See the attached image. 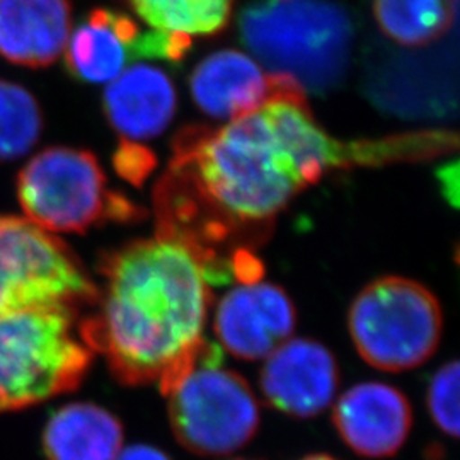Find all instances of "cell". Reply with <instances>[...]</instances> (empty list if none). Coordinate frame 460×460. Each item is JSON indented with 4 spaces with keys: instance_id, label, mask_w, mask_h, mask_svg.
<instances>
[{
    "instance_id": "obj_17",
    "label": "cell",
    "mask_w": 460,
    "mask_h": 460,
    "mask_svg": "<svg viewBox=\"0 0 460 460\" xmlns=\"http://www.w3.org/2000/svg\"><path fill=\"white\" fill-rule=\"evenodd\" d=\"M457 0H376L378 26L406 47H425L440 40L454 24Z\"/></svg>"
},
{
    "instance_id": "obj_9",
    "label": "cell",
    "mask_w": 460,
    "mask_h": 460,
    "mask_svg": "<svg viewBox=\"0 0 460 460\" xmlns=\"http://www.w3.org/2000/svg\"><path fill=\"white\" fill-rule=\"evenodd\" d=\"M296 311L279 285L260 279L230 288L215 309L214 329L220 345L243 360H264L292 338Z\"/></svg>"
},
{
    "instance_id": "obj_22",
    "label": "cell",
    "mask_w": 460,
    "mask_h": 460,
    "mask_svg": "<svg viewBox=\"0 0 460 460\" xmlns=\"http://www.w3.org/2000/svg\"><path fill=\"white\" fill-rule=\"evenodd\" d=\"M115 460H171L163 450L152 445H133L128 448H121Z\"/></svg>"
},
{
    "instance_id": "obj_7",
    "label": "cell",
    "mask_w": 460,
    "mask_h": 460,
    "mask_svg": "<svg viewBox=\"0 0 460 460\" xmlns=\"http://www.w3.org/2000/svg\"><path fill=\"white\" fill-rule=\"evenodd\" d=\"M348 329L365 362L384 372H406L428 362L444 331L438 298L404 277H382L355 296Z\"/></svg>"
},
{
    "instance_id": "obj_1",
    "label": "cell",
    "mask_w": 460,
    "mask_h": 460,
    "mask_svg": "<svg viewBox=\"0 0 460 460\" xmlns=\"http://www.w3.org/2000/svg\"><path fill=\"white\" fill-rule=\"evenodd\" d=\"M429 133L341 142L314 118L305 91L266 101L222 128L186 127L154 191L157 232L197 249L214 279H239L251 244L329 171L429 159Z\"/></svg>"
},
{
    "instance_id": "obj_10",
    "label": "cell",
    "mask_w": 460,
    "mask_h": 460,
    "mask_svg": "<svg viewBox=\"0 0 460 460\" xmlns=\"http://www.w3.org/2000/svg\"><path fill=\"white\" fill-rule=\"evenodd\" d=\"M264 360L260 385L275 410L313 418L334 401L340 368L326 346L304 338L288 340Z\"/></svg>"
},
{
    "instance_id": "obj_3",
    "label": "cell",
    "mask_w": 460,
    "mask_h": 460,
    "mask_svg": "<svg viewBox=\"0 0 460 460\" xmlns=\"http://www.w3.org/2000/svg\"><path fill=\"white\" fill-rule=\"evenodd\" d=\"M241 34L271 72L292 75L304 91L326 93L345 75L353 26L331 0H260L244 9Z\"/></svg>"
},
{
    "instance_id": "obj_12",
    "label": "cell",
    "mask_w": 460,
    "mask_h": 460,
    "mask_svg": "<svg viewBox=\"0 0 460 460\" xmlns=\"http://www.w3.org/2000/svg\"><path fill=\"white\" fill-rule=\"evenodd\" d=\"M332 423L343 442L358 456L391 457L410 437L411 404L389 384L362 382L338 399Z\"/></svg>"
},
{
    "instance_id": "obj_6",
    "label": "cell",
    "mask_w": 460,
    "mask_h": 460,
    "mask_svg": "<svg viewBox=\"0 0 460 460\" xmlns=\"http://www.w3.org/2000/svg\"><path fill=\"white\" fill-rule=\"evenodd\" d=\"M16 190L24 217L51 234L137 218V207L108 188L98 157L83 148L41 150L19 171Z\"/></svg>"
},
{
    "instance_id": "obj_23",
    "label": "cell",
    "mask_w": 460,
    "mask_h": 460,
    "mask_svg": "<svg viewBox=\"0 0 460 460\" xmlns=\"http://www.w3.org/2000/svg\"><path fill=\"white\" fill-rule=\"evenodd\" d=\"M300 460H336L332 459V457H329V456H323V454H315V456H309V457H304V459Z\"/></svg>"
},
{
    "instance_id": "obj_20",
    "label": "cell",
    "mask_w": 460,
    "mask_h": 460,
    "mask_svg": "<svg viewBox=\"0 0 460 460\" xmlns=\"http://www.w3.org/2000/svg\"><path fill=\"white\" fill-rule=\"evenodd\" d=\"M428 411L445 435H459V363L444 365L428 385Z\"/></svg>"
},
{
    "instance_id": "obj_19",
    "label": "cell",
    "mask_w": 460,
    "mask_h": 460,
    "mask_svg": "<svg viewBox=\"0 0 460 460\" xmlns=\"http://www.w3.org/2000/svg\"><path fill=\"white\" fill-rule=\"evenodd\" d=\"M43 125L33 94L19 84L0 81V164L26 155L38 144Z\"/></svg>"
},
{
    "instance_id": "obj_11",
    "label": "cell",
    "mask_w": 460,
    "mask_h": 460,
    "mask_svg": "<svg viewBox=\"0 0 460 460\" xmlns=\"http://www.w3.org/2000/svg\"><path fill=\"white\" fill-rule=\"evenodd\" d=\"M198 108L212 118L234 119L266 101L304 89L288 74L264 72L251 57L222 49L198 64L190 79Z\"/></svg>"
},
{
    "instance_id": "obj_14",
    "label": "cell",
    "mask_w": 460,
    "mask_h": 460,
    "mask_svg": "<svg viewBox=\"0 0 460 460\" xmlns=\"http://www.w3.org/2000/svg\"><path fill=\"white\" fill-rule=\"evenodd\" d=\"M178 96L172 81L150 66L125 68L104 93V113L121 140L138 142L159 137L176 115Z\"/></svg>"
},
{
    "instance_id": "obj_8",
    "label": "cell",
    "mask_w": 460,
    "mask_h": 460,
    "mask_svg": "<svg viewBox=\"0 0 460 460\" xmlns=\"http://www.w3.org/2000/svg\"><path fill=\"white\" fill-rule=\"evenodd\" d=\"M99 287L66 243L24 215H0V317L33 307L77 311Z\"/></svg>"
},
{
    "instance_id": "obj_4",
    "label": "cell",
    "mask_w": 460,
    "mask_h": 460,
    "mask_svg": "<svg viewBox=\"0 0 460 460\" xmlns=\"http://www.w3.org/2000/svg\"><path fill=\"white\" fill-rule=\"evenodd\" d=\"M74 314L68 307H33L0 317V414L79 389L94 351Z\"/></svg>"
},
{
    "instance_id": "obj_21",
    "label": "cell",
    "mask_w": 460,
    "mask_h": 460,
    "mask_svg": "<svg viewBox=\"0 0 460 460\" xmlns=\"http://www.w3.org/2000/svg\"><path fill=\"white\" fill-rule=\"evenodd\" d=\"M115 169L127 181L140 186L147 178L148 172L155 165V157L148 148L128 140H119V147L113 157Z\"/></svg>"
},
{
    "instance_id": "obj_5",
    "label": "cell",
    "mask_w": 460,
    "mask_h": 460,
    "mask_svg": "<svg viewBox=\"0 0 460 460\" xmlns=\"http://www.w3.org/2000/svg\"><path fill=\"white\" fill-rule=\"evenodd\" d=\"M176 440L198 456H227L260 427V404L247 380L224 368L220 348L205 343L195 360L161 391Z\"/></svg>"
},
{
    "instance_id": "obj_18",
    "label": "cell",
    "mask_w": 460,
    "mask_h": 460,
    "mask_svg": "<svg viewBox=\"0 0 460 460\" xmlns=\"http://www.w3.org/2000/svg\"><path fill=\"white\" fill-rule=\"evenodd\" d=\"M235 0H130L133 11L152 30L201 36L222 31Z\"/></svg>"
},
{
    "instance_id": "obj_16",
    "label": "cell",
    "mask_w": 460,
    "mask_h": 460,
    "mask_svg": "<svg viewBox=\"0 0 460 460\" xmlns=\"http://www.w3.org/2000/svg\"><path fill=\"white\" fill-rule=\"evenodd\" d=\"M123 435L113 412L93 402H72L49 416L41 445L47 460H115Z\"/></svg>"
},
{
    "instance_id": "obj_2",
    "label": "cell",
    "mask_w": 460,
    "mask_h": 460,
    "mask_svg": "<svg viewBox=\"0 0 460 460\" xmlns=\"http://www.w3.org/2000/svg\"><path fill=\"white\" fill-rule=\"evenodd\" d=\"M98 313L81 323L118 382L165 389L195 360L215 283L207 261L181 239L155 232L108 251L99 261Z\"/></svg>"
},
{
    "instance_id": "obj_13",
    "label": "cell",
    "mask_w": 460,
    "mask_h": 460,
    "mask_svg": "<svg viewBox=\"0 0 460 460\" xmlns=\"http://www.w3.org/2000/svg\"><path fill=\"white\" fill-rule=\"evenodd\" d=\"M72 33L68 0H0V57L43 68L66 51Z\"/></svg>"
},
{
    "instance_id": "obj_15",
    "label": "cell",
    "mask_w": 460,
    "mask_h": 460,
    "mask_svg": "<svg viewBox=\"0 0 460 460\" xmlns=\"http://www.w3.org/2000/svg\"><path fill=\"white\" fill-rule=\"evenodd\" d=\"M142 36L132 17L94 9L68 38L66 68L83 83H111L130 62L144 58Z\"/></svg>"
}]
</instances>
